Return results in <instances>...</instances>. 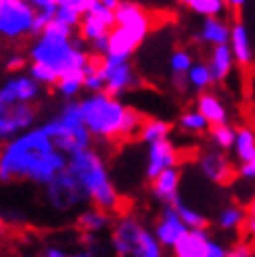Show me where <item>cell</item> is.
Here are the masks:
<instances>
[{
	"mask_svg": "<svg viewBox=\"0 0 255 257\" xmlns=\"http://www.w3.org/2000/svg\"><path fill=\"white\" fill-rule=\"evenodd\" d=\"M61 170H65L63 157L53 151L44 130H36L9 145L0 161V182H19L28 178L50 182Z\"/></svg>",
	"mask_w": 255,
	"mask_h": 257,
	"instance_id": "cell-1",
	"label": "cell"
},
{
	"mask_svg": "<svg viewBox=\"0 0 255 257\" xmlns=\"http://www.w3.org/2000/svg\"><path fill=\"white\" fill-rule=\"evenodd\" d=\"M80 109H82V121L86 125V130L94 136L105 138L109 149L113 153H117V140L121 134L125 107L115 98L96 94L80 102Z\"/></svg>",
	"mask_w": 255,
	"mask_h": 257,
	"instance_id": "cell-2",
	"label": "cell"
},
{
	"mask_svg": "<svg viewBox=\"0 0 255 257\" xmlns=\"http://www.w3.org/2000/svg\"><path fill=\"white\" fill-rule=\"evenodd\" d=\"M32 57L36 59V63H42L48 69H53L57 73V80L59 75L71 69H84L86 63L84 53L75 50L63 40H48V38H42V42L32 50Z\"/></svg>",
	"mask_w": 255,
	"mask_h": 257,
	"instance_id": "cell-3",
	"label": "cell"
},
{
	"mask_svg": "<svg viewBox=\"0 0 255 257\" xmlns=\"http://www.w3.org/2000/svg\"><path fill=\"white\" fill-rule=\"evenodd\" d=\"M199 159V149L197 147H184L178 149L174 147L168 138L159 140V143L151 145V153H149V168H147V178L155 180L161 172L165 170H176V165L186 163V161H195Z\"/></svg>",
	"mask_w": 255,
	"mask_h": 257,
	"instance_id": "cell-4",
	"label": "cell"
},
{
	"mask_svg": "<svg viewBox=\"0 0 255 257\" xmlns=\"http://www.w3.org/2000/svg\"><path fill=\"white\" fill-rule=\"evenodd\" d=\"M84 188L78 184L67 168L61 170L59 174H55V178L48 182V201L53 203V207L57 209H71L73 205H78L84 199Z\"/></svg>",
	"mask_w": 255,
	"mask_h": 257,
	"instance_id": "cell-5",
	"label": "cell"
},
{
	"mask_svg": "<svg viewBox=\"0 0 255 257\" xmlns=\"http://www.w3.org/2000/svg\"><path fill=\"white\" fill-rule=\"evenodd\" d=\"M34 21V9L23 3H3L0 0V32H5L9 38L30 32Z\"/></svg>",
	"mask_w": 255,
	"mask_h": 257,
	"instance_id": "cell-6",
	"label": "cell"
},
{
	"mask_svg": "<svg viewBox=\"0 0 255 257\" xmlns=\"http://www.w3.org/2000/svg\"><path fill=\"white\" fill-rule=\"evenodd\" d=\"M199 161H201L203 174L220 186H230L238 178V170L222 153H203V155H199Z\"/></svg>",
	"mask_w": 255,
	"mask_h": 257,
	"instance_id": "cell-7",
	"label": "cell"
},
{
	"mask_svg": "<svg viewBox=\"0 0 255 257\" xmlns=\"http://www.w3.org/2000/svg\"><path fill=\"white\" fill-rule=\"evenodd\" d=\"M140 232H143V226H140L138 220H134V217H123V220H119V224L113 228V234H111L117 257H128L134 253Z\"/></svg>",
	"mask_w": 255,
	"mask_h": 257,
	"instance_id": "cell-8",
	"label": "cell"
},
{
	"mask_svg": "<svg viewBox=\"0 0 255 257\" xmlns=\"http://www.w3.org/2000/svg\"><path fill=\"white\" fill-rule=\"evenodd\" d=\"M143 38H145L143 34H138L134 30H125V28L111 30L107 38V55L115 59H128L140 46Z\"/></svg>",
	"mask_w": 255,
	"mask_h": 257,
	"instance_id": "cell-9",
	"label": "cell"
},
{
	"mask_svg": "<svg viewBox=\"0 0 255 257\" xmlns=\"http://www.w3.org/2000/svg\"><path fill=\"white\" fill-rule=\"evenodd\" d=\"M240 3H232V13H234V25H232V50L230 53L234 55L236 63L243 69H249L251 65V46H249V36L243 21H240Z\"/></svg>",
	"mask_w": 255,
	"mask_h": 257,
	"instance_id": "cell-10",
	"label": "cell"
},
{
	"mask_svg": "<svg viewBox=\"0 0 255 257\" xmlns=\"http://www.w3.org/2000/svg\"><path fill=\"white\" fill-rule=\"evenodd\" d=\"M186 226L180 222V217H178L176 209L174 207H165L163 213H161V222L157 226V238L161 245L165 247H174L176 240L180 238L184 232H186Z\"/></svg>",
	"mask_w": 255,
	"mask_h": 257,
	"instance_id": "cell-11",
	"label": "cell"
},
{
	"mask_svg": "<svg viewBox=\"0 0 255 257\" xmlns=\"http://www.w3.org/2000/svg\"><path fill=\"white\" fill-rule=\"evenodd\" d=\"M207 234L201 230H186V232L176 240L174 257H205L207 249Z\"/></svg>",
	"mask_w": 255,
	"mask_h": 257,
	"instance_id": "cell-12",
	"label": "cell"
},
{
	"mask_svg": "<svg viewBox=\"0 0 255 257\" xmlns=\"http://www.w3.org/2000/svg\"><path fill=\"white\" fill-rule=\"evenodd\" d=\"M178 182H180V172L178 170H165L153 180L151 190L157 199L168 203V207H174V203L178 201Z\"/></svg>",
	"mask_w": 255,
	"mask_h": 257,
	"instance_id": "cell-13",
	"label": "cell"
},
{
	"mask_svg": "<svg viewBox=\"0 0 255 257\" xmlns=\"http://www.w3.org/2000/svg\"><path fill=\"white\" fill-rule=\"evenodd\" d=\"M197 105H199V115L209 125H218L226 121V109L222 107L218 96H213L211 92H201L197 96Z\"/></svg>",
	"mask_w": 255,
	"mask_h": 257,
	"instance_id": "cell-14",
	"label": "cell"
},
{
	"mask_svg": "<svg viewBox=\"0 0 255 257\" xmlns=\"http://www.w3.org/2000/svg\"><path fill=\"white\" fill-rule=\"evenodd\" d=\"M80 32H78V38L80 40H86V42H96L100 38H109L111 34V25L103 23L100 19H96L90 13H86L84 17H80Z\"/></svg>",
	"mask_w": 255,
	"mask_h": 257,
	"instance_id": "cell-15",
	"label": "cell"
},
{
	"mask_svg": "<svg viewBox=\"0 0 255 257\" xmlns=\"http://www.w3.org/2000/svg\"><path fill=\"white\" fill-rule=\"evenodd\" d=\"M232 67V53L226 44L222 46H215L213 53H211V65H209V73L215 82H224L226 75L230 73Z\"/></svg>",
	"mask_w": 255,
	"mask_h": 257,
	"instance_id": "cell-16",
	"label": "cell"
},
{
	"mask_svg": "<svg viewBox=\"0 0 255 257\" xmlns=\"http://www.w3.org/2000/svg\"><path fill=\"white\" fill-rule=\"evenodd\" d=\"M172 132V123L170 121H161V119H155V117H149L143 123L138 132V140H145V143H159V140H165L168 134Z\"/></svg>",
	"mask_w": 255,
	"mask_h": 257,
	"instance_id": "cell-17",
	"label": "cell"
},
{
	"mask_svg": "<svg viewBox=\"0 0 255 257\" xmlns=\"http://www.w3.org/2000/svg\"><path fill=\"white\" fill-rule=\"evenodd\" d=\"M234 143H236V155L245 163L255 157V132L253 127H240L234 132Z\"/></svg>",
	"mask_w": 255,
	"mask_h": 257,
	"instance_id": "cell-18",
	"label": "cell"
},
{
	"mask_svg": "<svg viewBox=\"0 0 255 257\" xmlns=\"http://www.w3.org/2000/svg\"><path fill=\"white\" fill-rule=\"evenodd\" d=\"M111 217L105 215V213H100L96 209H90V211H86L82 213L78 220H75V230H78L80 234H92L94 230H100V228H105L109 224Z\"/></svg>",
	"mask_w": 255,
	"mask_h": 257,
	"instance_id": "cell-19",
	"label": "cell"
},
{
	"mask_svg": "<svg viewBox=\"0 0 255 257\" xmlns=\"http://www.w3.org/2000/svg\"><path fill=\"white\" fill-rule=\"evenodd\" d=\"M228 36H230V30H228V25L224 21L215 19V17L205 19V25H203V40L213 42L215 46H222V44H226Z\"/></svg>",
	"mask_w": 255,
	"mask_h": 257,
	"instance_id": "cell-20",
	"label": "cell"
},
{
	"mask_svg": "<svg viewBox=\"0 0 255 257\" xmlns=\"http://www.w3.org/2000/svg\"><path fill=\"white\" fill-rule=\"evenodd\" d=\"M174 209H176L178 217H180V222L184 226H190V230H201V232H205V230L209 228V220H205L203 215H199L195 211H190L188 207H184L180 199L174 203Z\"/></svg>",
	"mask_w": 255,
	"mask_h": 257,
	"instance_id": "cell-21",
	"label": "cell"
},
{
	"mask_svg": "<svg viewBox=\"0 0 255 257\" xmlns=\"http://www.w3.org/2000/svg\"><path fill=\"white\" fill-rule=\"evenodd\" d=\"M134 257H161V245L155 240L147 228H143V232L138 236V242H136V249L132 253Z\"/></svg>",
	"mask_w": 255,
	"mask_h": 257,
	"instance_id": "cell-22",
	"label": "cell"
},
{
	"mask_svg": "<svg viewBox=\"0 0 255 257\" xmlns=\"http://www.w3.org/2000/svg\"><path fill=\"white\" fill-rule=\"evenodd\" d=\"M84 80H86L84 69H71V71H67V73L59 75V80H57L55 86H57L59 90H63L65 94H73L80 86H84Z\"/></svg>",
	"mask_w": 255,
	"mask_h": 257,
	"instance_id": "cell-23",
	"label": "cell"
},
{
	"mask_svg": "<svg viewBox=\"0 0 255 257\" xmlns=\"http://www.w3.org/2000/svg\"><path fill=\"white\" fill-rule=\"evenodd\" d=\"M184 7H188L195 13H201V15H207V19H209V17L220 15L226 5L220 3V0H186Z\"/></svg>",
	"mask_w": 255,
	"mask_h": 257,
	"instance_id": "cell-24",
	"label": "cell"
},
{
	"mask_svg": "<svg viewBox=\"0 0 255 257\" xmlns=\"http://www.w3.org/2000/svg\"><path fill=\"white\" fill-rule=\"evenodd\" d=\"M209 136L215 140V145L222 147V149H230L234 145V130L226 123L209 125Z\"/></svg>",
	"mask_w": 255,
	"mask_h": 257,
	"instance_id": "cell-25",
	"label": "cell"
},
{
	"mask_svg": "<svg viewBox=\"0 0 255 257\" xmlns=\"http://www.w3.org/2000/svg\"><path fill=\"white\" fill-rule=\"evenodd\" d=\"M186 78H188V84L193 82L197 88H209L211 82H213L211 73H209V67L203 65V63H199V65H195V67H190V73H186Z\"/></svg>",
	"mask_w": 255,
	"mask_h": 257,
	"instance_id": "cell-26",
	"label": "cell"
},
{
	"mask_svg": "<svg viewBox=\"0 0 255 257\" xmlns=\"http://www.w3.org/2000/svg\"><path fill=\"white\" fill-rule=\"evenodd\" d=\"M42 32H44V38H48V40H63V42H67V38L71 36V28H67L65 23H61L57 19H50Z\"/></svg>",
	"mask_w": 255,
	"mask_h": 257,
	"instance_id": "cell-27",
	"label": "cell"
},
{
	"mask_svg": "<svg viewBox=\"0 0 255 257\" xmlns=\"http://www.w3.org/2000/svg\"><path fill=\"white\" fill-rule=\"evenodd\" d=\"M245 222V209L238 207V205H232V207H228L222 217H220V226L222 228H238L240 224Z\"/></svg>",
	"mask_w": 255,
	"mask_h": 257,
	"instance_id": "cell-28",
	"label": "cell"
},
{
	"mask_svg": "<svg viewBox=\"0 0 255 257\" xmlns=\"http://www.w3.org/2000/svg\"><path fill=\"white\" fill-rule=\"evenodd\" d=\"M190 65H193V57H190L188 50H184V48L174 50V55H172V69L176 73H186L190 69Z\"/></svg>",
	"mask_w": 255,
	"mask_h": 257,
	"instance_id": "cell-29",
	"label": "cell"
},
{
	"mask_svg": "<svg viewBox=\"0 0 255 257\" xmlns=\"http://www.w3.org/2000/svg\"><path fill=\"white\" fill-rule=\"evenodd\" d=\"M180 125L184 127V130H188V132H203L207 127V121L203 119L199 113L188 111V113H184L180 117Z\"/></svg>",
	"mask_w": 255,
	"mask_h": 257,
	"instance_id": "cell-30",
	"label": "cell"
},
{
	"mask_svg": "<svg viewBox=\"0 0 255 257\" xmlns=\"http://www.w3.org/2000/svg\"><path fill=\"white\" fill-rule=\"evenodd\" d=\"M32 73H34L36 80L44 82L46 86H55L57 84V73L53 69H48L46 65H42V63H34V65H32Z\"/></svg>",
	"mask_w": 255,
	"mask_h": 257,
	"instance_id": "cell-31",
	"label": "cell"
},
{
	"mask_svg": "<svg viewBox=\"0 0 255 257\" xmlns=\"http://www.w3.org/2000/svg\"><path fill=\"white\" fill-rule=\"evenodd\" d=\"M15 86H17V98L19 100H28V98H32L34 94H36V84L34 82H30V80H17L15 82Z\"/></svg>",
	"mask_w": 255,
	"mask_h": 257,
	"instance_id": "cell-32",
	"label": "cell"
},
{
	"mask_svg": "<svg viewBox=\"0 0 255 257\" xmlns=\"http://www.w3.org/2000/svg\"><path fill=\"white\" fill-rule=\"evenodd\" d=\"M25 65H28L25 57H13V59L7 63V71H9V73H15V71H21Z\"/></svg>",
	"mask_w": 255,
	"mask_h": 257,
	"instance_id": "cell-33",
	"label": "cell"
},
{
	"mask_svg": "<svg viewBox=\"0 0 255 257\" xmlns=\"http://www.w3.org/2000/svg\"><path fill=\"white\" fill-rule=\"evenodd\" d=\"M174 86L178 92H186L188 90V78L186 73H174Z\"/></svg>",
	"mask_w": 255,
	"mask_h": 257,
	"instance_id": "cell-34",
	"label": "cell"
},
{
	"mask_svg": "<svg viewBox=\"0 0 255 257\" xmlns=\"http://www.w3.org/2000/svg\"><path fill=\"white\" fill-rule=\"evenodd\" d=\"M205 257H226V251L220 245H215V242H207Z\"/></svg>",
	"mask_w": 255,
	"mask_h": 257,
	"instance_id": "cell-35",
	"label": "cell"
},
{
	"mask_svg": "<svg viewBox=\"0 0 255 257\" xmlns=\"http://www.w3.org/2000/svg\"><path fill=\"white\" fill-rule=\"evenodd\" d=\"M238 174H240V176H245V178H255V157H253L251 161H247L243 168H240Z\"/></svg>",
	"mask_w": 255,
	"mask_h": 257,
	"instance_id": "cell-36",
	"label": "cell"
},
{
	"mask_svg": "<svg viewBox=\"0 0 255 257\" xmlns=\"http://www.w3.org/2000/svg\"><path fill=\"white\" fill-rule=\"evenodd\" d=\"M245 213H249L251 217H255V195L251 197V201L245 205Z\"/></svg>",
	"mask_w": 255,
	"mask_h": 257,
	"instance_id": "cell-37",
	"label": "cell"
},
{
	"mask_svg": "<svg viewBox=\"0 0 255 257\" xmlns=\"http://www.w3.org/2000/svg\"><path fill=\"white\" fill-rule=\"evenodd\" d=\"M42 257H67L65 253H61V251H57V249H48Z\"/></svg>",
	"mask_w": 255,
	"mask_h": 257,
	"instance_id": "cell-38",
	"label": "cell"
},
{
	"mask_svg": "<svg viewBox=\"0 0 255 257\" xmlns=\"http://www.w3.org/2000/svg\"><path fill=\"white\" fill-rule=\"evenodd\" d=\"M71 257H92L90 253H80V255H71Z\"/></svg>",
	"mask_w": 255,
	"mask_h": 257,
	"instance_id": "cell-39",
	"label": "cell"
},
{
	"mask_svg": "<svg viewBox=\"0 0 255 257\" xmlns=\"http://www.w3.org/2000/svg\"><path fill=\"white\" fill-rule=\"evenodd\" d=\"M253 253H255V245H253Z\"/></svg>",
	"mask_w": 255,
	"mask_h": 257,
	"instance_id": "cell-40",
	"label": "cell"
},
{
	"mask_svg": "<svg viewBox=\"0 0 255 257\" xmlns=\"http://www.w3.org/2000/svg\"><path fill=\"white\" fill-rule=\"evenodd\" d=\"M226 257H230V255H226Z\"/></svg>",
	"mask_w": 255,
	"mask_h": 257,
	"instance_id": "cell-41",
	"label": "cell"
},
{
	"mask_svg": "<svg viewBox=\"0 0 255 257\" xmlns=\"http://www.w3.org/2000/svg\"><path fill=\"white\" fill-rule=\"evenodd\" d=\"M0 40H3V38H0Z\"/></svg>",
	"mask_w": 255,
	"mask_h": 257,
	"instance_id": "cell-42",
	"label": "cell"
}]
</instances>
